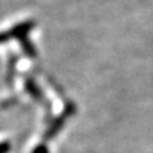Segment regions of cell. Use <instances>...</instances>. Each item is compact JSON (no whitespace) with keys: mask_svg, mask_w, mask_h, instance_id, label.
<instances>
[{"mask_svg":"<svg viewBox=\"0 0 153 153\" xmlns=\"http://www.w3.org/2000/svg\"><path fill=\"white\" fill-rule=\"evenodd\" d=\"M10 149V144L8 142H1L0 143V153H8Z\"/></svg>","mask_w":153,"mask_h":153,"instance_id":"1","label":"cell"},{"mask_svg":"<svg viewBox=\"0 0 153 153\" xmlns=\"http://www.w3.org/2000/svg\"><path fill=\"white\" fill-rule=\"evenodd\" d=\"M33 153H49V151H47V148L45 146H38L35 151H33Z\"/></svg>","mask_w":153,"mask_h":153,"instance_id":"2","label":"cell"}]
</instances>
